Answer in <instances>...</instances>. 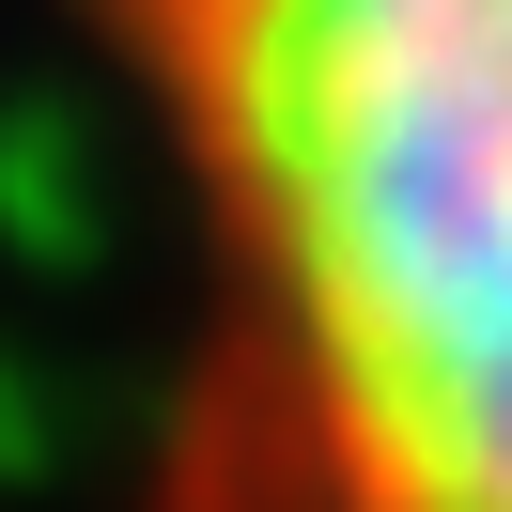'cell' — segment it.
<instances>
[{"label": "cell", "mask_w": 512, "mask_h": 512, "mask_svg": "<svg viewBox=\"0 0 512 512\" xmlns=\"http://www.w3.org/2000/svg\"><path fill=\"white\" fill-rule=\"evenodd\" d=\"M156 156L140 512H512V0H78Z\"/></svg>", "instance_id": "cell-1"}]
</instances>
